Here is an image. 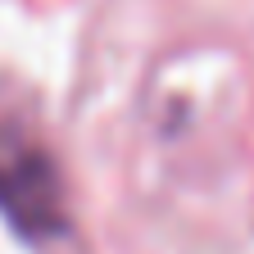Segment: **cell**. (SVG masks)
I'll list each match as a JSON object with an SVG mask.
<instances>
[{
    "label": "cell",
    "mask_w": 254,
    "mask_h": 254,
    "mask_svg": "<svg viewBox=\"0 0 254 254\" xmlns=\"http://www.w3.org/2000/svg\"><path fill=\"white\" fill-rule=\"evenodd\" d=\"M0 213L23 241L46 245L68 236L64 173L50 150L18 123H0Z\"/></svg>",
    "instance_id": "1"
}]
</instances>
